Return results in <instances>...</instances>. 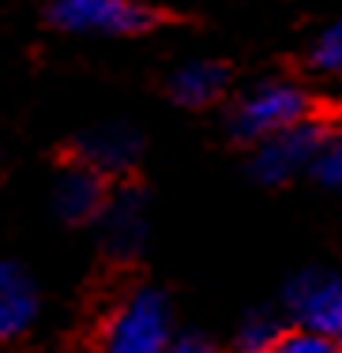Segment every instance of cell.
<instances>
[{
  "mask_svg": "<svg viewBox=\"0 0 342 353\" xmlns=\"http://www.w3.org/2000/svg\"><path fill=\"white\" fill-rule=\"evenodd\" d=\"M301 121H308V94L286 79H267L252 87L233 109V132L252 143L286 132Z\"/></svg>",
  "mask_w": 342,
  "mask_h": 353,
  "instance_id": "obj_1",
  "label": "cell"
},
{
  "mask_svg": "<svg viewBox=\"0 0 342 353\" xmlns=\"http://www.w3.org/2000/svg\"><path fill=\"white\" fill-rule=\"evenodd\" d=\"M105 353H170V305L162 293L139 290L117 308L105 331Z\"/></svg>",
  "mask_w": 342,
  "mask_h": 353,
  "instance_id": "obj_2",
  "label": "cell"
},
{
  "mask_svg": "<svg viewBox=\"0 0 342 353\" xmlns=\"http://www.w3.org/2000/svg\"><path fill=\"white\" fill-rule=\"evenodd\" d=\"M49 15L76 34H143L158 19L139 0H53Z\"/></svg>",
  "mask_w": 342,
  "mask_h": 353,
  "instance_id": "obj_3",
  "label": "cell"
},
{
  "mask_svg": "<svg viewBox=\"0 0 342 353\" xmlns=\"http://www.w3.org/2000/svg\"><path fill=\"white\" fill-rule=\"evenodd\" d=\"M286 305L308 334L342 346V279L331 271H305L290 282Z\"/></svg>",
  "mask_w": 342,
  "mask_h": 353,
  "instance_id": "obj_4",
  "label": "cell"
},
{
  "mask_svg": "<svg viewBox=\"0 0 342 353\" xmlns=\"http://www.w3.org/2000/svg\"><path fill=\"white\" fill-rule=\"evenodd\" d=\"M328 139V128L320 121H301L286 132H274V136L260 139L252 154V173L267 184H282L294 173H301L305 165H312L316 150Z\"/></svg>",
  "mask_w": 342,
  "mask_h": 353,
  "instance_id": "obj_5",
  "label": "cell"
},
{
  "mask_svg": "<svg viewBox=\"0 0 342 353\" xmlns=\"http://www.w3.org/2000/svg\"><path fill=\"white\" fill-rule=\"evenodd\" d=\"M34 312H38V297L30 279L12 259H0V342L27 331Z\"/></svg>",
  "mask_w": 342,
  "mask_h": 353,
  "instance_id": "obj_6",
  "label": "cell"
},
{
  "mask_svg": "<svg viewBox=\"0 0 342 353\" xmlns=\"http://www.w3.org/2000/svg\"><path fill=\"white\" fill-rule=\"evenodd\" d=\"M53 199H57V211L64 218L83 222V218H90L102 207V176L90 170V165H76V170L61 173Z\"/></svg>",
  "mask_w": 342,
  "mask_h": 353,
  "instance_id": "obj_7",
  "label": "cell"
},
{
  "mask_svg": "<svg viewBox=\"0 0 342 353\" xmlns=\"http://www.w3.org/2000/svg\"><path fill=\"white\" fill-rule=\"evenodd\" d=\"M230 72L214 61H192L170 79V90L181 105H207L226 90Z\"/></svg>",
  "mask_w": 342,
  "mask_h": 353,
  "instance_id": "obj_8",
  "label": "cell"
},
{
  "mask_svg": "<svg viewBox=\"0 0 342 353\" xmlns=\"http://www.w3.org/2000/svg\"><path fill=\"white\" fill-rule=\"evenodd\" d=\"M136 150H139V143L128 128H102V132H94V136H87V143H83V158H87V165L94 173L132 165Z\"/></svg>",
  "mask_w": 342,
  "mask_h": 353,
  "instance_id": "obj_9",
  "label": "cell"
},
{
  "mask_svg": "<svg viewBox=\"0 0 342 353\" xmlns=\"http://www.w3.org/2000/svg\"><path fill=\"white\" fill-rule=\"evenodd\" d=\"M279 339H282V331H279V323H274V316L256 312V316H248L245 323H241V331H237V353H267Z\"/></svg>",
  "mask_w": 342,
  "mask_h": 353,
  "instance_id": "obj_10",
  "label": "cell"
},
{
  "mask_svg": "<svg viewBox=\"0 0 342 353\" xmlns=\"http://www.w3.org/2000/svg\"><path fill=\"white\" fill-rule=\"evenodd\" d=\"M308 170L316 173V181H320V184H328V188H342V132H335V136L328 132V139H323L320 150H316V158H312Z\"/></svg>",
  "mask_w": 342,
  "mask_h": 353,
  "instance_id": "obj_11",
  "label": "cell"
},
{
  "mask_svg": "<svg viewBox=\"0 0 342 353\" xmlns=\"http://www.w3.org/2000/svg\"><path fill=\"white\" fill-rule=\"evenodd\" d=\"M308 57H312V64L320 72H342V19L331 23V27L316 38V46Z\"/></svg>",
  "mask_w": 342,
  "mask_h": 353,
  "instance_id": "obj_12",
  "label": "cell"
},
{
  "mask_svg": "<svg viewBox=\"0 0 342 353\" xmlns=\"http://www.w3.org/2000/svg\"><path fill=\"white\" fill-rule=\"evenodd\" d=\"M136 214H139L136 199H121V203L113 207V214H110V237H113V241H124V248H132V245L139 241V222H136Z\"/></svg>",
  "mask_w": 342,
  "mask_h": 353,
  "instance_id": "obj_13",
  "label": "cell"
},
{
  "mask_svg": "<svg viewBox=\"0 0 342 353\" xmlns=\"http://www.w3.org/2000/svg\"><path fill=\"white\" fill-rule=\"evenodd\" d=\"M267 353H339V346L328 339H320V334L301 331V334H282Z\"/></svg>",
  "mask_w": 342,
  "mask_h": 353,
  "instance_id": "obj_14",
  "label": "cell"
},
{
  "mask_svg": "<svg viewBox=\"0 0 342 353\" xmlns=\"http://www.w3.org/2000/svg\"><path fill=\"white\" fill-rule=\"evenodd\" d=\"M170 353H214L207 342H199V339H181V342H173Z\"/></svg>",
  "mask_w": 342,
  "mask_h": 353,
  "instance_id": "obj_15",
  "label": "cell"
}]
</instances>
